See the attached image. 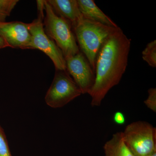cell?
Here are the masks:
<instances>
[{
  "label": "cell",
  "instance_id": "6da1fadb",
  "mask_svg": "<svg viewBox=\"0 0 156 156\" xmlns=\"http://www.w3.org/2000/svg\"><path fill=\"white\" fill-rule=\"evenodd\" d=\"M131 40L121 28L111 35L98 54L95 80L89 94L91 105L99 106L112 88L120 83L128 66Z\"/></svg>",
  "mask_w": 156,
  "mask_h": 156
},
{
  "label": "cell",
  "instance_id": "7a4b0ae2",
  "mask_svg": "<svg viewBox=\"0 0 156 156\" xmlns=\"http://www.w3.org/2000/svg\"><path fill=\"white\" fill-rule=\"evenodd\" d=\"M120 27H114L83 17L73 27L79 49L95 72V62L101 46Z\"/></svg>",
  "mask_w": 156,
  "mask_h": 156
},
{
  "label": "cell",
  "instance_id": "3957f363",
  "mask_svg": "<svg viewBox=\"0 0 156 156\" xmlns=\"http://www.w3.org/2000/svg\"><path fill=\"white\" fill-rule=\"evenodd\" d=\"M44 29L48 37L56 43L61 50L65 58L80 52L72 27L66 20L58 16L47 1H44Z\"/></svg>",
  "mask_w": 156,
  "mask_h": 156
},
{
  "label": "cell",
  "instance_id": "277c9868",
  "mask_svg": "<svg viewBox=\"0 0 156 156\" xmlns=\"http://www.w3.org/2000/svg\"><path fill=\"white\" fill-rule=\"evenodd\" d=\"M37 18L28 23L29 30L32 37L33 49L42 51L51 59L56 70H66V60L61 50L55 42L48 36L44 29V1H37Z\"/></svg>",
  "mask_w": 156,
  "mask_h": 156
},
{
  "label": "cell",
  "instance_id": "5b68a950",
  "mask_svg": "<svg viewBox=\"0 0 156 156\" xmlns=\"http://www.w3.org/2000/svg\"><path fill=\"white\" fill-rule=\"evenodd\" d=\"M126 145L134 156H150L156 152V128L150 123L137 121L122 132Z\"/></svg>",
  "mask_w": 156,
  "mask_h": 156
},
{
  "label": "cell",
  "instance_id": "8992f818",
  "mask_svg": "<svg viewBox=\"0 0 156 156\" xmlns=\"http://www.w3.org/2000/svg\"><path fill=\"white\" fill-rule=\"evenodd\" d=\"M82 94L80 89L66 70H56L46 93V104L53 108L62 107Z\"/></svg>",
  "mask_w": 156,
  "mask_h": 156
},
{
  "label": "cell",
  "instance_id": "52a82bcc",
  "mask_svg": "<svg viewBox=\"0 0 156 156\" xmlns=\"http://www.w3.org/2000/svg\"><path fill=\"white\" fill-rule=\"evenodd\" d=\"M65 60L66 71L82 94H89L95 83V73L87 58L80 51Z\"/></svg>",
  "mask_w": 156,
  "mask_h": 156
},
{
  "label": "cell",
  "instance_id": "ba28073f",
  "mask_svg": "<svg viewBox=\"0 0 156 156\" xmlns=\"http://www.w3.org/2000/svg\"><path fill=\"white\" fill-rule=\"evenodd\" d=\"M0 36L9 48L22 50L33 49L28 23L20 21L0 23Z\"/></svg>",
  "mask_w": 156,
  "mask_h": 156
},
{
  "label": "cell",
  "instance_id": "9c48e42d",
  "mask_svg": "<svg viewBox=\"0 0 156 156\" xmlns=\"http://www.w3.org/2000/svg\"><path fill=\"white\" fill-rule=\"evenodd\" d=\"M58 16L66 20L73 27L83 17L77 0H47Z\"/></svg>",
  "mask_w": 156,
  "mask_h": 156
},
{
  "label": "cell",
  "instance_id": "30bf717a",
  "mask_svg": "<svg viewBox=\"0 0 156 156\" xmlns=\"http://www.w3.org/2000/svg\"><path fill=\"white\" fill-rule=\"evenodd\" d=\"M78 7L83 17L112 27H119L105 14L93 0H77Z\"/></svg>",
  "mask_w": 156,
  "mask_h": 156
},
{
  "label": "cell",
  "instance_id": "8fae6325",
  "mask_svg": "<svg viewBox=\"0 0 156 156\" xmlns=\"http://www.w3.org/2000/svg\"><path fill=\"white\" fill-rule=\"evenodd\" d=\"M103 148L105 156H134L126 145L122 132L114 134Z\"/></svg>",
  "mask_w": 156,
  "mask_h": 156
},
{
  "label": "cell",
  "instance_id": "7c38bea8",
  "mask_svg": "<svg viewBox=\"0 0 156 156\" xmlns=\"http://www.w3.org/2000/svg\"><path fill=\"white\" fill-rule=\"evenodd\" d=\"M142 58L150 66L156 67V41L148 43L142 51Z\"/></svg>",
  "mask_w": 156,
  "mask_h": 156
},
{
  "label": "cell",
  "instance_id": "4fadbf2b",
  "mask_svg": "<svg viewBox=\"0 0 156 156\" xmlns=\"http://www.w3.org/2000/svg\"><path fill=\"white\" fill-rule=\"evenodd\" d=\"M19 1L18 0H0V23L5 22L14 7Z\"/></svg>",
  "mask_w": 156,
  "mask_h": 156
},
{
  "label": "cell",
  "instance_id": "5bb4252c",
  "mask_svg": "<svg viewBox=\"0 0 156 156\" xmlns=\"http://www.w3.org/2000/svg\"><path fill=\"white\" fill-rule=\"evenodd\" d=\"M0 156H12L4 130L0 126Z\"/></svg>",
  "mask_w": 156,
  "mask_h": 156
},
{
  "label": "cell",
  "instance_id": "9a60e30c",
  "mask_svg": "<svg viewBox=\"0 0 156 156\" xmlns=\"http://www.w3.org/2000/svg\"><path fill=\"white\" fill-rule=\"evenodd\" d=\"M148 96L144 101V104L148 108L154 112H156V89L151 88L148 90Z\"/></svg>",
  "mask_w": 156,
  "mask_h": 156
},
{
  "label": "cell",
  "instance_id": "2e32d148",
  "mask_svg": "<svg viewBox=\"0 0 156 156\" xmlns=\"http://www.w3.org/2000/svg\"><path fill=\"white\" fill-rule=\"evenodd\" d=\"M114 122L118 125H124L126 123V118L125 115L121 112H116L113 118Z\"/></svg>",
  "mask_w": 156,
  "mask_h": 156
},
{
  "label": "cell",
  "instance_id": "e0dca14e",
  "mask_svg": "<svg viewBox=\"0 0 156 156\" xmlns=\"http://www.w3.org/2000/svg\"><path fill=\"white\" fill-rule=\"evenodd\" d=\"M6 48H9V46L3 40L2 38L0 36V49H4Z\"/></svg>",
  "mask_w": 156,
  "mask_h": 156
},
{
  "label": "cell",
  "instance_id": "ac0fdd59",
  "mask_svg": "<svg viewBox=\"0 0 156 156\" xmlns=\"http://www.w3.org/2000/svg\"><path fill=\"white\" fill-rule=\"evenodd\" d=\"M150 156H156V152L155 153H154V154H153L152 155H151Z\"/></svg>",
  "mask_w": 156,
  "mask_h": 156
}]
</instances>
